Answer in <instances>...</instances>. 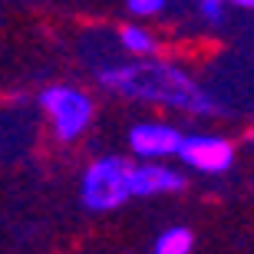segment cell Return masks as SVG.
I'll list each match as a JSON object with an SVG mask.
<instances>
[{"label":"cell","mask_w":254,"mask_h":254,"mask_svg":"<svg viewBox=\"0 0 254 254\" xmlns=\"http://www.w3.org/2000/svg\"><path fill=\"white\" fill-rule=\"evenodd\" d=\"M129 162L106 155V159L93 162L83 175V205L89 211H113V208L129 201V182H126Z\"/></svg>","instance_id":"obj_2"},{"label":"cell","mask_w":254,"mask_h":254,"mask_svg":"<svg viewBox=\"0 0 254 254\" xmlns=\"http://www.w3.org/2000/svg\"><path fill=\"white\" fill-rule=\"evenodd\" d=\"M126 182H129V195H135V198L165 195V191H182L185 189V175H182V172L165 169V165H152V162L129 165Z\"/></svg>","instance_id":"obj_5"},{"label":"cell","mask_w":254,"mask_h":254,"mask_svg":"<svg viewBox=\"0 0 254 254\" xmlns=\"http://www.w3.org/2000/svg\"><path fill=\"white\" fill-rule=\"evenodd\" d=\"M182 142V132L165 123H142L129 132V145L139 159H162V155H175Z\"/></svg>","instance_id":"obj_6"},{"label":"cell","mask_w":254,"mask_h":254,"mask_svg":"<svg viewBox=\"0 0 254 254\" xmlns=\"http://www.w3.org/2000/svg\"><path fill=\"white\" fill-rule=\"evenodd\" d=\"M99 83L129 99H145V103H162L175 106L185 113H218L215 99L191 79L182 73L179 66L159 63V60H145V63H129V66H113L99 73Z\"/></svg>","instance_id":"obj_1"},{"label":"cell","mask_w":254,"mask_h":254,"mask_svg":"<svg viewBox=\"0 0 254 254\" xmlns=\"http://www.w3.org/2000/svg\"><path fill=\"white\" fill-rule=\"evenodd\" d=\"M185 165L205 172V175H221L231 169L235 162V149L231 142L221 135H182L179 152H175Z\"/></svg>","instance_id":"obj_4"},{"label":"cell","mask_w":254,"mask_h":254,"mask_svg":"<svg viewBox=\"0 0 254 254\" xmlns=\"http://www.w3.org/2000/svg\"><path fill=\"white\" fill-rule=\"evenodd\" d=\"M191 245H195V235L189 228H169L155 241V254H191Z\"/></svg>","instance_id":"obj_7"},{"label":"cell","mask_w":254,"mask_h":254,"mask_svg":"<svg viewBox=\"0 0 254 254\" xmlns=\"http://www.w3.org/2000/svg\"><path fill=\"white\" fill-rule=\"evenodd\" d=\"M231 3H238V7H248V10H254V0H231Z\"/></svg>","instance_id":"obj_11"},{"label":"cell","mask_w":254,"mask_h":254,"mask_svg":"<svg viewBox=\"0 0 254 254\" xmlns=\"http://www.w3.org/2000/svg\"><path fill=\"white\" fill-rule=\"evenodd\" d=\"M40 106L47 109L57 135L66 142L83 135L86 126L93 123V99L73 86H47L40 93Z\"/></svg>","instance_id":"obj_3"},{"label":"cell","mask_w":254,"mask_h":254,"mask_svg":"<svg viewBox=\"0 0 254 254\" xmlns=\"http://www.w3.org/2000/svg\"><path fill=\"white\" fill-rule=\"evenodd\" d=\"M165 7V0H129V10L135 17H152V13H159Z\"/></svg>","instance_id":"obj_10"},{"label":"cell","mask_w":254,"mask_h":254,"mask_svg":"<svg viewBox=\"0 0 254 254\" xmlns=\"http://www.w3.org/2000/svg\"><path fill=\"white\" fill-rule=\"evenodd\" d=\"M198 7H201V17H205L208 23H221V20H225V3H221V0H201Z\"/></svg>","instance_id":"obj_9"},{"label":"cell","mask_w":254,"mask_h":254,"mask_svg":"<svg viewBox=\"0 0 254 254\" xmlns=\"http://www.w3.org/2000/svg\"><path fill=\"white\" fill-rule=\"evenodd\" d=\"M119 43H123L129 53H135V57H149V53H155V37H152L149 30L142 27H123V33H119Z\"/></svg>","instance_id":"obj_8"}]
</instances>
